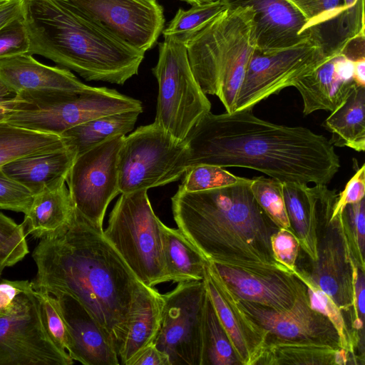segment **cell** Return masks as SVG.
<instances>
[{
  "label": "cell",
  "mask_w": 365,
  "mask_h": 365,
  "mask_svg": "<svg viewBox=\"0 0 365 365\" xmlns=\"http://www.w3.org/2000/svg\"><path fill=\"white\" fill-rule=\"evenodd\" d=\"M103 232L75 209L66 228L34 250L37 272L31 282L36 292L76 299L118 352L135 318L160 293L135 276Z\"/></svg>",
  "instance_id": "1"
},
{
  "label": "cell",
  "mask_w": 365,
  "mask_h": 365,
  "mask_svg": "<svg viewBox=\"0 0 365 365\" xmlns=\"http://www.w3.org/2000/svg\"><path fill=\"white\" fill-rule=\"evenodd\" d=\"M187 168L210 164L259 171L281 182L327 185L340 168L326 137L302 126L275 124L252 109L209 111L185 138Z\"/></svg>",
  "instance_id": "2"
},
{
  "label": "cell",
  "mask_w": 365,
  "mask_h": 365,
  "mask_svg": "<svg viewBox=\"0 0 365 365\" xmlns=\"http://www.w3.org/2000/svg\"><path fill=\"white\" fill-rule=\"evenodd\" d=\"M251 179L199 192L178 190L172 210L178 229L210 261L290 273L274 257L271 237L279 227L255 200Z\"/></svg>",
  "instance_id": "3"
},
{
  "label": "cell",
  "mask_w": 365,
  "mask_h": 365,
  "mask_svg": "<svg viewBox=\"0 0 365 365\" xmlns=\"http://www.w3.org/2000/svg\"><path fill=\"white\" fill-rule=\"evenodd\" d=\"M29 53L40 55L86 81L123 85L138 73L145 52L117 38L64 0H23Z\"/></svg>",
  "instance_id": "4"
},
{
  "label": "cell",
  "mask_w": 365,
  "mask_h": 365,
  "mask_svg": "<svg viewBox=\"0 0 365 365\" xmlns=\"http://www.w3.org/2000/svg\"><path fill=\"white\" fill-rule=\"evenodd\" d=\"M254 17L250 6H228L200 30L180 38L202 91L217 96L227 113L235 111L249 61L257 48Z\"/></svg>",
  "instance_id": "5"
},
{
  "label": "cell",
  "mask_w": 365,
  "mask_h": 365,
  "mask_svg": "<svg viewBox=\"0 0 365 365\" xmlns=\"http://www.w3.org/2000/svg\"><path fill=\"white\" fill-rule=\"evenodd\" d=\"M6 121L33 130L61 135L88 120L124 111L143 112L142 102L107 87L83 91H21Z\"/></svg>",
  "instance_id": "6"
},
{
  "label": "cell",
  "mask_w": 365,
  "mask_h": 365,
  "mask_svg": "<svg viewBox=\"0 0 365 365\" xmlns=\"http://www.w3.org/2000/svg\"><path fill=\"white\" fill-rule=\"evenodd\" d=\"M147 191L121 193L103 234L135 276L153 287L169 279L163 257V222L155 214Z\"/></svg>",
  "instance_id": "7"
},
{
  "label": "cell",
  "mask_w": 365,
  "mask_h": 365,
  "mask_svg": "<svg viewBox=\"0 0 365 365\" xmlns=\"http://www.w3.org/2000/svg\"><path fill=\"white\" fill-rule=\"evenodd\" d=\"M164 38L158 43V61L152 68L158 83L154 123L183 141L210 111L211 103L192 73L183 40Z\"/></svg>",
  "instance_id": "8"
},
{
  "label": "cell",
  "mask_w": 365,
  "mask_h": 365,
  "mask_svg": "<svg viewBox=\"0 0 365 365\" xmlns=\"http://www.w3.org/2000/svg\"><path fill=\"white\" fill-rule=\"evenodd\" d=\"M187 147L155 123L125 136L118 160L121 193L163 186L178 180L187 169Z\"/></svg>",
  "instance_id": "9"
},
{
  "label": "cell",
  "mask_w": 365,
  "mask_h": 365,
  "mask_svg": "<svg viewBox=\"0 0 365 365\" xmlns=\"http://www.w3.org/2000/svg\"><path fill=\"white\" fill-rule=\"evenodd\" d=\"M338 194L326 187L319 205L317 259L306 270L311 279L344 312L353 317L354 282L358 268L341 213L331 218Z\"/></svg>",
  "instance_id": "10"
},
{
  "label": "cell",
  "mask_w": 365,
  "mask_h": 365,
  "mask_svg": "<svg viewBox=\"0 0 365 365\" xmlns=\"http://www.w3.org/2000/svg\"><path fill=\"white\" fill-rule=\"evenodd\" d=\"M161 297L160 325L153 344L170 365H200L207 297L204 280L180 282Z\"/></svg>",
  "instance_id": "11"
},
{
  "label": "cell",
  "mask_w": 365,
  "mask_h": 365,
  "mask_svg": "<svg viewBox=\"0 0 365 365\" xmlns=\"http://www.w3.org/2000/svg\"><path fill=\"white\" fill-rule=\"evenodd\" d=\"M73 364L49 334L31 285L17 297L11 311L0 316V365Z\"/></svg>",
  "instance_id": "12"
},
{
  "label": "cell",
  "mask_w": 365,
  "mask_h": 365,
  "mask_svg": "<svg viewBox=\"0 0 365 365\" xmlns=\"http://www.w3.org/2000/svg\"><path fill=\"white\" fill-rule=\"evenodd\" d=\"M328 58L311 38L284 48H256L249 61L235 111L253 109L262 101L294 86Z\"/></svg>",
  "instance_id": "13"
},
{
  "label": "cell",
  "mask_w": 365,
  "mask_h": 365,
  "mask_svg": "<svg viewBox=\"0 0 365 365\" xmlns=\"http://www.w3.org/2000/svg\"><path fill=\"white\" fill-rule=\"evenodd\" d=\"M125 135L110 138L77 156L66 182L75 209L97 228L118 194V160Z\"/></svg>",
  "instance_id": "14"
},
{
  "label": "cell",
  "mask_w": 365,
  "mask_h": 365,
  "mask_svg": "<svg viewBox=\"0 0 365 365\" xmlns=\"http://www.w3.org/2000/svg\"><path fill=\"white\" fill-rule=\"evenodd\" d=\"M76 11L143 52L152 48L165 27L163 8L148 0H64Z\"/></svg>",
  "instance_id": "15"
},
{
  "label": "cell",
  "mask_w": 365,
  "mask_h": 365,
  "mask_svg": "<svg viewBox=\"0 0 365 365\" xmlns=\"http://www.w3.org/2000/svg\"><path fill=\"white\" fill-rule=\"evenodd\" d=\"M245 312L268 332L267 338L309 341L341 349L339 335L331 322L309 304L307 292L286 310H274L238 298Z\"/></svg>",
  "instance_id": "16"
},
{
  "label": "cell",
  "mask_w": 365,
  "mask_h": 365,
  "mask_svg": "<svg viewBox=\"0 0 365 365\" xmlns=\"http://www.w3.org/2000/svg\"><path fill=\"white\" fill-rule=\"evenodd\" d=\"M212 263L238 298L274 310L291 308L307 293L304 284L295 275L284 271Z\"/></svg>",
  "instance_id": "17"
},
{
  "label": "cell",
  "mask_w": 365,
  "mask_h": 365,
  "mask_svg": "<svg viewBox=\"0 0 365 365\" xmlns=\"http://www.w3.org/2000/svg\"><path fill=\"white\" fill-rule=\"evenodd\" d=\"M203 280L240 364L256 365L267 344L268 332L245 312L212 262L206 266Z\"/></svg>",
  "instance_id": "18"
},
{
  "label": "cell",
  "mask_w": 365,
  "mask_h": 365,
  "mask_svg": "<svg viewBox=\"0 0 365 365\" xmlns=\"http://www.w3.org/2000/svg\"><path fill=\"white\" fill-rule=\"evenodd\" d=\"M52 295L67 327L70 357L84 365L120 364L113 341L85 307L68 294Z\"/></svg>",
  "instance_id": "19"
},
{
  "label": "cell",
  "mask_w": 365,
  "mask_h": 365,
  "mask_svg": "<svg viewBox=\"0 0 365 365\" xmlns=\"http://www.w3.org/2000/svg\"><path fill=\"white\" fill-rule=\"evenodd\" d=\"M229 7L250 6L255 11L257 48L274 50L308 38V20L287 0H223Z\"/></svg>",
  "instance_id": "20"
},
{
  "label": "cell",
  "mask_w": 365,
  "mask_h": 365,
  "mask_svg": "<svg viewBox=\"0 0 365 365\" xmlns=\"http://www.w3.org/2000/svg\"><path fill=\"white\" fill-rule=\"evenodd\" d=\"M354 61L342 54L328 58L294 86L303 102V113L334 111L346 100L356 85Z\"/></svg>",
  "instance_id": "21"
},
{
  "label": "cell",
  "mask_w": 365,
  "mask_h": 365,
  "mask_svg": "<svg viewBox=\"0 0 365 365\" xmlns=\"http://www.w3.org/2000/svg\"><path fill=\"white\" fill-rule=\"evenodd\" d=\"M0 81L15 93L21 91H83L82 83L66 68L43 64L25 53L0 58Z\"/></svg>",
  "instance_id": "22"
},
{
  "label": "cell",
  "mask_w": 365,
  "mask_h": 365,
  "mask_svg": "<svg viewBox=\"0 0 365 365\" xmlns=\"http://www.w3.org/2000/svg\"><path fill=\"white\" fill-rule=\"evenodd\" d=\"M76 158L75 153L67 147L25 156L1 168L9 177L35 195L65 184Z\"/></svg>",
  "instance_id": "23"
},
{
  "label": "cell",
  "mask_w": 365,
  "mask_h": 365,
  "mask_svg": "<svg viewBox=\"0 0 365 365\" xmlns=\"http://www.w3.org/2000/svg\"><path fill=\"white\" fill-rule=\"evenodd\" d=\"M284 203L291 229L311 262L317 259L320 185L282 182Z\"/></svg>",
  "instance_id": "24"
},
{
  "label": "cell",
  "mask_w": 365,
  "mask_h": 365,
  "mask_svg": "<svg viewBox=\"0 0 365 365\" xmlns=\"http://www.w3.org/2000/svg\"><path fill=\"white\" fill-rule=\"evenodd\" d=\"M75 212L66 183L35 195L21 223L26 235L36 239L53 237L70 224Z\"/></svg>",
  "instance_id": "25"
},
{
  "label": "cell",
  "mask_w": 365,
  "mask_h": 365,
  "mask_svg": "<svg viewBox=\"0 0 365 365\" xmlns=\"http://www.w3.org/2000/svg\"><path fill=\"white\" fill-rule=\"evenodd\" d=\"M309 38L327 57L340 54L352 38L365 34L364 0L344 7L329 17L307 27Z\"/></svg>",
  "instance_id": "26"
},
{
  "label": "cell",
  "mask_w": 365,
  "mask_h": 365,
  "mask_svg": "<svg viewBox=\"0 0 365 365\" xmlns=\"http://www.w3.org/2000/svg\"><path fill=\"white\" fill-rule=\"evenodd\" d=\"M334 146L365 150V86L356 85L348 97L324 121Z\"/></svg>",
  "instance_id": "27"
},
{
  "label": "cell",
  "mask_w": 365,
  "mask_h": 365,
  "mask_svg": "<svg viewBox=\"0 0 365 365\" xmlns=\"http://www.w3.org/2000/svg\"><path fill=\"white\" fill-rule=\"evenodd\" d=\"M163 257L169 282L204 279L210 262L179 229L162 224Z\"/></svg>",
  "instance_id": "28"
},
{
  "label": "cell",
  "mask_w": 365,
  "mask_h": 365,
  "mask_svg": "<svg viewBox=\"0 0 365 365\" xmlns=\"http://www.w3.org/2000/svg\"><path fill=\"white\" fill-rule=\"evenodd\" d=\"M140 113L132 110L104 115L71 128L61 135L77 157L110 138L125 135L133 129Z\"/></svg>",
  "instance_id": "29"
},
{
  "label": "cell",
  "mask_w": 365,
  "mask_h": 365,
  "mask_svg": "<svg viewBox=\"0 0 365 365\" xmlns=\"http://www.w3.org/2000/svg\"><path fill=\"white\" fill-rule=\"evenodd\" d=\"M340 349L324 344L267 338L256 365H339Z\"/></svg>",
  "instance_id": "30"
},
{
  "label": "cell",
  "mask_w": 365,
  "mask_h": 365,
  "mask_svg": "<svg viewBox=\"0 0 365 365\" xmlns=\"http://www.w3.org/2000/svg\"><path fill=\"white\" fill-rule=\"evenodd\" d=\"M67 148L60 135L0 122V168L16 159Z\"/></svg>",
  "instance_id": "31"
},
{
  "label": "cell",
  "mask_w": 365,
  "mask_h": 365,
  "mask_svg": "<svg viewBox=\"0 0 365 365\" xmlns=\"http://www.w3.org/2000/svg\"><path fill=\"white\" fill-rule=\"evenodd\" d=\"M161 310L162 297L159 294L135 318L118 351L121 364L131 365L143 350L154 343L160 329Z\"/></svg>",
  "instance_id": "32"
},
{
  "label": "cell",
  "mask_w": 365,
  "mask_h": 365,
  "mask_svg": "<svg viewBox=\"0 0 365 365\" xmlns=\"http://www.w3.org/2000/svg\"><path fill=\"white\" fill-rule=\"evenodd\" d=\"M294 275L306 286L310 307L324 315L332 324L339 335L341 348L356 359L355 351L359 346L349 329L343 311L309 277L307 271L297 267Z\"/></svg>",
  "instance_id": "33"
},
{
  "label": "cell",
  "mask_w": 365,
  "mask_h": 365,
  "mask_svg": "<svg viewBox=\"0 0 365 365\" xmlns=\"http://www.w3.org/2000/svg\"><path fill=\"white\" fill-rule=\"evenodd\" d=\"M200 365H241L207 293Z\"/></svg>",
  "instance_id": "34"
},
{
  "label": "cell",
  "mask_w": 365,
  "mask_h": 365,
  "mask_svg": "<svg viewBox=\"0 0 365 365\" xmlns=\"http://www.w3.org/2000/svg\"><path fill=\"white\" fill-rule=\"evenodd\" d=\"M228 8L223 0L192 5L187 10L179 9L162 34L164 37H186L200 30L211 20Z\"/></svg>",
  "instance_id": "35"
},
{
  "label": "cell",
  "mask_w": 365,
  "mask_h": 365,
  "mask_svg": "<svg viewBox=\"0 0 365 365\" xmlns=\"http://www.w3.org/2000/svg\"><path fill=\"white\" fill-rule=\"evenodd\" d=\"M250 189L270 219L279 228L292 230L284 200L282 182L264 176L255 177L251 179Z\"/></svg>",
  "instance_id": "36"
},
{
  "label": "cell",
  "mask_w": 365,
  "mask_h": 365,
  "mask_svg": "<svg viewBox=\"0 0 365 365\" xmlns=\"http://www.w3.org/2000/svg\"><path fill=\"white\" fill-rule=\"evenodd\" d=\"M244 178L235 175L220 166L199 164L186 169L178 190L204 191L236 184Z\"/></svg>",
  "instance_id": "37"
},
{
  "label": "cell",
  "mask_w": 365,
  "mask_h": 365,
  "mask_svg": "<svg viewBox=\"0 0 365 365\" xmlns=\"http://www.w3.org/2000/svg\"><path fill=\"white\" fill-rule=\"evenodd\" d=\"M341 215L354 261L359 269L364 271L365 198L347 205Z\"/></svg>",
  "instance_id": "38"
},
{
  "label": "cell",
  "mask_w": 365,
  "mask_h": 365,
  "mask_svg": "<svg viewBox=\"0 0 365 365\" xmlns=\"http://www.w3.org/2000/svg\"><path fill=\"white\" fill-rule=\"evenodd\" d=\"M26 233L22 225L0 212V252L4 253L11 267L29 253Z\"/></svg>",
  "instance_id": "39"
},
{
  "label": "cell",
  "mask_w": 365,
  "mask_h": 365,
  "mask_svg": "<svg viewBox=\"0 0 365 365\" xmlns=\"http://www.w3.org/2000/svg\"><path fill=\"white\" fill-rule=\"evenodd\" d=\"M35 293L49 334L59 346L67 351L69 335L56 297L47 292L35 291Z\"/></svg>",
  "instance_id": "40"
},
{
  "label": "cell",
  "mask_w": 365,
  "mask_h": 365,
  "mask_svg": "<svg viewBox=\"0 0 365 365\" xmlns=\"http://www.w3.org/2000/svg\"><path fill=\"white\" fill-rule=\"evenodd\" d=\"M34 195L24 185L9 177L0 168V209L26 214Z\"/></svg>",
  "instance_id": "41"
},
{
  "label": "cell",
  "mask_w": 365,
  "mask_h": 365,
  "mask_svg": "<svg viewBox=\"0 0 365 365\" xmlns=\"http://www.w3.org/2000/svg\"><path fill=\"white\" fill-rule=\"evenodd\" d=\"M271 248L274 259L291 274L297 270L300 247L298 239L291 230L279 228L271 237Z\"/></svg>",
  "instance_id": "42"
},
{
  "label": "cell",
  "mask_w": 365,
  "mask_h": 365,
  "mask_svg": "<svg viewBox=\"0 0 365 365\" xmlns=\"http://www.w3.org/2000/svg\"><path fill=\"white\" fill-rule=\"evenodd\" d=\"M29 40L22 15L0 29V58L29 52Z\"/></svg>",
  "instance_id": "43"
},
{
  "label": "cell",
  "mask_w": 365,
  "mask_h": 365,
  "mask_svg": "<svg viewBox=\"0 0 365 365\" xmlns=\"http://www.w3.org/2000/svg\"><path fill=\"white\" fill-rule=\"evenodd\" d=\"M292 1L307 19V27L334 15L344 7V0H292Z\"/></svg>",
  "instance_id": "44"
},
{
  "label": "cell",
  "mask_w": 365,
  "mask_h": 365,
  "mask_svg": "<svg viewBox=\"0 0 365 365\" xmlns=\"http://www.w3.org/2000/svg\"><path fill=\"white\" fill-rule=\"evenodd\" d=\"M365 195V164H363L349 179L344 189L338 194L334 205L331 218L342 213L344 207L364 198Z\"/></svg>",
  "instance_id": "45"
},
{
  "label": "cell",
  "mask_w": 365,
  "mask_h": 365,
  "mask_svg": "<svg viewBox=\"0 0 365 365\" xmlns=\"http://www.w3.org/2000/svg\"><path fill=\"white\" fill-rule=\"evenodd\" d=\"M31 285L29 280L3 279L0 282V316L11 311L17 297Z\"/></svg>",
  "instance_id": "46"
},
{
  "label": "cell",
  "mask_w": 365,
  "mask_h": 365,
  "mask_svg": "<svg viewBox=\"0 0 365 365\" xmlns=\"http://www.w3.org/2000/svg\"><path fill=\"white\" fill-rule=\"evenodd\" d=\"M131 365H170V363L168 356L152 344L138 355Z\"/></svg>",
  "instance_id": "47"
},
{
  "label": "cell",
  "mask_w": 365,
  "mask_h": 365,
  "mask_svg": "<svg viewBox=\"0 0 365 365\" xmlns=\"http://www.w3.org/2000/svg\"><path fill=\"white\" fill-rule=\"evenodd\" d=\"M23 0H0V29L22 15Z\"/></svg>",
  "instance_id": "48"
},
{
  "label": "cell",
  "mask_w": 365,
  "mask_h": 365,
  "mask_svg": "<svg viewBox=\"0 0 365 365\" xmlns=\"http://www.w3.org/2000/svg\"><path fill=\"white\" fill-rule=\"evenodd\" d=\"M340 54L353 61L365 58V34L359 35L350 40Z\"/></svg>",
  "instance_id": "49"
},
{
  "label": "cell",
  "mask_w": 365,
  "mask_h": 365,
  "mask_svg": "<svg viewBox=\"0 0 365 365\" xmlns=\"http://www.w3.org/2000/svg\"><path fill=\"white\" fill-rule=\"evenodd\" d=\"M18 101L17 93L0 81V116L8 117Z\"/></svg>",
  "instance_id": "50"
},
{
  "label": "cell",
  "mask_w": 365,
  "mask_h": 365,
  "mask_svg": "<svg viewBox=\"0 0 365 365\" xmlns=\"http://www.w3.org/2000/svg\"><path fill=\"white\" fill-rule=\"evenodd\" d=\"M354 77L356 85L365 86V58L354 61Z\"/></svg>",
  "instance_id": "51"
},
{
  "label": "cell",
  "mask_w": 365,
  "mask_h": 365,
  "mask_svg": "<svg viewBox=\"0 0 365 365\" xmlns=\"http://www.w3.org/2000/svg\"><path fill=\"white\" fill-rule=\"evenodd\" d=\"M8 267H9V263L6 256L0 252V277L4 269Z\"/></svg>",
  "instance_id": "52"
},
{
  "label": "cell",
  "mask_w": 365,
  "mask_h": 365,
  "mask_svg": "<svg viewBox=\"0 0 365 365\" xmlns=\"http://www.w3.org/2000/svg\"><path fill=\"white\" fill-rule=\"evenodd\" d=\"M181 1H185L192 6V5L200 4L212 1L214 0H181Z\"/></svg>",
  "instance_id": "53"
},
{
  "label": "cell",
  "mask_w": 365,
  "mask_h": 365,
  "mask_svg": "<svg viewBox=\"0 0 365 365\" xmlns=\"http://www.w3.org/2000/svg\"><path fill=\"white\" fill-rule=\"evenodd\" d=\"M356 0H344V5L345 7H349L354 4Z\"/></svg>",
  "instance_id": "54"
},
{
  "label": "cell",
  "mask_w": 365,
  "mask_h": 365,
  "mask_svg": "<svg viewBox=\"0 0 365 365\" xmlns=\"http://www.w3.org/2000/svg\"><path fill=\"white\" fill-rule=\"evenodd\" d=\"M7 118L6 116H0V122L6 120Z\"/></svg>",
  "instance_id": "55"
},
{
  "label": "cell",
  "mask_w": 365,
  "mask_h": 365,
  "mask_svg": "<svg viewBox=\"0 0 365 365\" xmlns=\"http://www.w3.org/2000/svg\"><path fill=\"white\" fill-rule=\"evenodd\" d=\"M287 1H289L290 3H292V4H294V3H293L292 0H287ZM294 6H295V5H294ZM296 7H297V6H296Z\"/></svg>",
  "instance_id": "56"
},
{
  "label": "cell",
  "mask_w": 365,
  "mask_h": 365,
  "mask_svg": "<svg viewBox=\"0 0 365 365\" xmlns=\"http://www.w3.org/2000/svg\"><path fill=\"white\" fill-rule=\"evenodd\" d=\"M148 1H156V0H148Z\"/></svg>",
  "instance_id": "57"
}]
</instances>
